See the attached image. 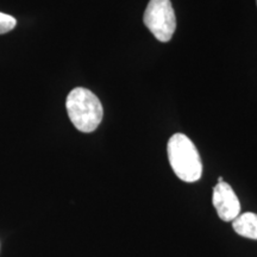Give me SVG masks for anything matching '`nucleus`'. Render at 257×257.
Masks as SVG:
<instances>
[{"mask_svg": "<svg viewBox=\"0 0 257 257\" xmlns=\"http://www.w3.org/2000/svg\"><path fill=\"white\" fill-rule=\"evenodd\" d=\"M66 107L69 119L81 133H93L104 115V108L98 96L83 87H76L69 92Z\"/></svg>", "mask_w": 257, "mask_h": 257, "instance_id": "1", "label": "nucleus"}, {"mask_svg": "<svg viewBox=\"0 0 257 257\" xmlns=\"http://www.w3.org/2000/svg\"><path fill=\"white\" fill-rule=\"evenodd\" d=\"M168 160L176 176L185 182H195L201 178L202 162L194 143L184 134L170 137L167 146Z\"/></svg>", "mask_w": 257, "mask_h": 257, "instance_id": "2", "label": "nucleus"}, {"mask_svg": "<svg viewBox=\"0 0 257 257\" xmlns=\"http://www.w3.org/2000/svg\"><path fill=\"white\" fill-rule=\"evenodd\" d=\"M143 22L160 42H169L176 29L175 12L170 0H150Z\"/></svg>", "mask_w": 257, "mask_h": 257, "instance_id": "3", "label": "nucleus"}, {"mask_svg": "<svg viewBox=\"0 0 257 257\" xmlns=\"http://www.w3.org/2000/svg\"><path fill=\"white\" fill-rule=\"evenodd\" d=\"M212 202L218 217L224 221H233L240 214V202L232 187L226 182H218L213 188Z\"/></svg>", "mask_w": 257, "mask_h": 257, "instance_id": "4", "label": "nucleus"}, {"mask_svg": "<svg viewBox=\"0 0 257 257\" xmlns=\"http://www.w3.org/2000/svg\"><path fill=\"white\" fill-rule=\"evenodd\" d=\"M232 227L239 236L250 239H257V214L245 212L239 214L232 221Z\"/></svg>", "mask_w": 257, "mask_h": 257, "instance_id": "5", "label": "nucleus"}, {"mask_svg": "<svg viewBox=\"0 0 257 257\" xmlns=\"http://www.w3.org/2000/svg\"><path fill=\"white\" fill-rule=\"evenodd\" d=\"M16 25H17V21H16V18H14L10 15L0 12V35L6 34V32L14 30Z\"/></svg>", "mask_w": 257, "mask_h": 257, "instance_id": "6", "label": "nucleus"}, {"mask_svg": "<svg viewBox=\"0 0 257 257\" xmlns=\"http://www.w3.org/2000/svg\"><path fill=\"white\" fill-rule=\"evenodd\" d=\"M224 181V179L223 178H221V176H220V178L219 179H218V182H223Z\"/></svg>", "mask_w": 257, "mask_h": 257, "instance_id": "7", "label": "nucleus"}, {"mask_svg": "<svg viewBox=\"0 0 257 257\" xmlns=\"http://www.w3.org/2000/svg\"><path fill=\"white\" fill-rule=\"evenodd\" d=\"M256 2H257V0H256Z\"/></svg>", "mask_w": 257, "mask_h": 257, "instance_id": "8", "label": "nucleus"}]
</instances>
